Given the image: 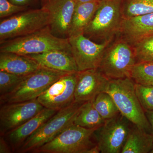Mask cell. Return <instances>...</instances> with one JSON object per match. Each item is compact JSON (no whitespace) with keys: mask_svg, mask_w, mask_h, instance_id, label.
Wrapping results in <instances>:
<instances>
[{"mask_svg":"<svg viewBox=\"0 0 153 153\" xmlns=\"http://www.w3.org/2000/svg\"><path fill=\"white\" fill-rule=\"evenodd\" d=\"M135 83L131 77L109 79L105 91L111 96L121 114L137 127L152 133L150 124L136 93Z\"/></svg>","mask_w":153,"mask_h":153,"instance_id":"obj_1","label":"cell"},{"mask_svg":"<svg viewBox=\"0 0 153 153\" xmlns=\"http://www.w3.org/2000/svg\"><path fill=\"white\" fill-rule=\"evenodd\" d=\"M123 0H100L84 36L97 43L111 42L120 33Z\"/></svg>","mask_w":153,"mask_h":153,"instance_id":"obj_2","label":"cell"},{"mask_svg":"<svg viewBox=\"0 0 153 153\" xmlns=\"http://www.w3.org/2000/svg\"><path fill=\"white\" fill-rule=\"evenodd\" d=\"M55 50L70 51L68 38L55 36L49 27L27 36L3 41L0 47L1 52L25 56Z\"/></svg>","mask_w":153,"mask_h":153,"instance_id":"obj_3","label":"cell"},{"mask_svg":"<svg viewBox=\"0 0 153 153\" xmlns=\"http://www.w3.org/2000/svg\"><path fill=\"white\" fill-rule=\"evenodd\" d=\"M137 62L133 46L119 35L107 47L98 69L109 79L131 77Z\"/></svg>","mask_w":153,"mask_h":153,"instance_id":"obj_4","label":"cell"},{"mask_svg":"<svg viewBox=\"0 0 153 153\" xmlns=\"http://www.w3.org/2000/svg\"><path fill=\"white\" fill-rule=\"evenodd\" d=\"M85 102H74L69 106L58 111L28 137L17 152H32L54 139L69 126L73 124L76 115Z\"/></svg>","mask_w":153,"mask_h":153,"instance_id":"obj_5","label":"cell"},{"mask_svg":"<svg viewBox=\"0 0 153 153\" xmlns=\"http://www.w3.org/2000/svg\"><path fill=\"white\" fill-rule=\"evenodd\" d=\"M42 67L27 75L13 90L0 96L1 105L36 99L51 85L67 74Z\"/></svg>","mask_w":153,"mask_h":153,"instance_id":"obj_6","label":"cell"},{"mask_svg":"<svg viewBox=\"0 0 153 153\" xmlns=\"http://www.w3.org/2000/svg\"><path fill=\"white\" fill-rule=\"evenodd\" d=\"M50 17L46 9L24 11L0 23V41L27 36L49 27Z\"/></svg>","mask_w":153,"mask_h":153,"instance_id":"obj_7","label":"cell"},{"mask_svg":"<svg viewBox=\"0 0 153 153\" xmlns=\"http://www.w3.org/2000/svg\"><path fill=\"white\" fill-rule=\"evenodd\" d=\"M98 128H84L74 124L54 139L34 150L35 153H87L97 144L91 138Z\"/></svg>","mask_w":153,"mask_h":153,"instance_id":"obj_8","label":"cell"},{"mask_svg":"<svg viewBox=\"0 0 153 153\" xmlns=\"http://www.w3.org/2000/svg\"><path fill=\"white\" fill-rule=\"evenodd\" d=\"M132 124L120 113L105 120L94 134L101 153H120Z\"/></svg>","mask_w":153,"mask_h":153,"instance_id":"obj_9","label":"cell"},{"mask_svg":"<svg viewBox=\"0 0 153 153\" xmlns=\"http://www.w3.org/2000/svg\"><path fill=\"white\" fill-rule=\"evenodd\" d=\"M68 40L78 71L98 68L105 49L113 41L97 43L83 34L69 37Z\"/></svg>","mask_w":153,"mask_h":153,"instance_id":"obj_10","label":"cell"},{"mask_svg":"<svg viewBox=\"0 0 153 153\" xmlns=\"http://www.w3.org/2000/svg\"><path fill=\"white\" fill-rule=\"evenodd\" d=\"M77 72L62 76L38 97L37 100L44 108L57 111L74 103Z\"/></svg>","mask_w":153,"mask_h":153,"instance_id":"obj_11","label":"cell"},{"mask_svg":"<svg viewBox=\"0 0 153 153\" xmlns=\"http://www.w3.org/2000/svg\"><path fill=\"white\" fill-rule=\"evenodd\" d=\"M36 99L22 102L1 105L0 134L16 128L39 113L44 109Z\"/></svg>","mask_w":153,"mask_h":153,"instance_id":"obj_12","label":"cell"},{"mask_svg":"<svg viewBox=\"0 0 153 153\" xmlns=\"http://www.w3.org/2000/svg\"><path fill=\"white\" fill-rule=\"evenodd\" d=\"M75 6L73 0H49L43 4L49 13V28L53 35L68 38Z\"/></svg>","mask_w":153,"mask_h":153,"instance_id":"obj_13","label":"cell"},{"mask_svg":"<svg viewBox=\"0 0 153 153\" xmlns=\"http://www.w3.org/2000/svg\"><path fill=\"white\" fill-rule=\"evenodd\" d=\"M109 80L98 68L78 71L74 92L75 102L92 100L105 91Z\"/></svg>","mask_w":153,"mask_h":153,"instance_id":"obj_14","label":"cell"},{"mask_svg":"<svg viewBox=\"0 0 153 153\" xmlns=\"http://www.w3.org/2000/svg\"><path fill=\"white\" fill-rule=\"evenodd\" d=\"M57 111L55 110L44 108L39 113L27 121L7 133L3 136L8 142L12 150L17 152L28 137Z\"/></svg>","mask_w":153,"mask_h":153,"instance_id":"obj_15","label":"cell"},{"mask_svg":"<svg viewBox=\"0 0 153 153\" xmlns=\"http://www.w3.org/2000/svg\"><path fill=\"white\" fill-rule=\"evenodd\" d=\"M120 35L132 45L153 36V13L123 18Z\"/></svg>","mask_w":153,"mask_h":153,"instance_id":"obj_16","label":"cell"},{"mask_svg":"<svg viewBox=\"0 0 153 153\" xmlns=\"http://www.w3.org/2000/svg\"><path fill=\"white\" fill-rule=\"evenodd\" d=\"M27 56L36 60L42 67L49 69L66 73L78 71L77 65L70 51L52 50Z\"/></svg>","mask_w":153,"mask_h":153,"instance_id":"obj_17","label":"cell"},{"mask_svg":"<svg viewBox=\"0 0 153 153\" xmlns=\"http://www.w3.org/2000/svg\"><path fill=\"white\" fill-rule=\"evenodd\" d=\"M42 66L27 56L11 52H1L0 71L20 75H27Z\"/></svg>","mask_w":153,"mask_h":153,"instance_id":"obj_18","label":"cell"},{"mask_svg":"<svg viewBox=\"0 0 153 153\" xmlns=\"http://www.w3.org/2000/svg\"><path fill=\"white\" fill-rule=\"evenodd\" d=\"M100 1H93L76 5L68 38L84 34L85 29L98 8Z\"/></svg>","mask_w":153,"mask_h":153,"instance_id":"obj_19","label":"cell"},{"mask_svg":"<svg viewBox=\"0 0 153 153\" xmlns=\"http://www.w3.org/2000/svg\"><path fill=\"white\" fill-rule=\"evenodd\" d=\"M153 148V134L143 130L133 125L121 153H150Z\"/></svg>","mask_w":153,"mask_h":153,"instance_id":"obj_20","label":"cell"},{"mask_svg":"<svg viewBox=\"0 0 153 153\" xmlns=\"http://www.w3.org/2000/svg\"><path fill=\"white\" fill-rule=\"evenodd\" d=\"M105 121L96 109L92 100L82 105L73 124L84 128H99L104 124Z\"/></svg>","mask_w":153,"mask_h":153,"instance_id":"obj_21","label":"cell"},{"mask_svg":"<svg viewBox=\"0 0 153 153\" xmlns=\"http://www.w3.org/2000/svg\"><path fill=\"white\" fill-rule=\"evenodd\" d=\"M93 102L96 109L105 120L120 113L111 96L105 91L97 96L93 100Z\"/></svg>","mask_w":153,"mask_h":153,"instance_id":"obj_22","label":"cell"},{"mask_svg":"<svg viewBox=\"0 0 153 153\" xmlns=\"http://www.w3.org/2000/svg\"><path fill=\"white\" fill-rule=\"evenodd\" d=\"M123 18L153 13V0H123Z\"/></svg>","mask_w":153,"mask_h":153,"instance_id":"obj_23","label":"cell"},{"mask_svg":"<svg viewBox=\"0 0 153 153\" xmlns=\"http://www.w3.org/2000/svg\"><path fill=\"white\" fill-rule=\"evenodd\" d=\"M131 78L135 83L153 85V63L138 62L132 68Z\"/></svg>","mask_w":153,"mask_h":153,"instance_id":"obj_24","label":"cell"},{"mask_svg":"<svg viewBox=\"0 0 153 153\" xmlns=\"http://www.w3.org/2000/svg\"><path fill=\"white\" fill-rule=\"evenodd\" d=\"M133 46L137 63H153V36L145 38Z\"/></svg>","mask_w":153,"mask_h":153,"instance_id":"obj_25","label":"cell"},{"mask_svg":"<svg viewBox=\"0 0 153 153\" xmlns=\"http://www.w3.org/2000/svg\"><path fill=\"white\" fill-rule=\"evenodd\" d=\"M26 76L0 71V95L7 94L13 90Z\"/></svg>","mask_w":153,"mask_h":153,"instance_id":"obj_26","label":"cell"},{"mask_svg":"<svg viewBox=\"0 0 153 153\" xmlns=\"http://www.w3.org/2000/svg\"><path fill=\"white\" fill-rule=\"evenodd\" d=\"M137 96L142 106L146 111H153V85L135 83Z\"/></svg>","mask_w":153,"mask_h":153,"instance_id":"obj_27","label":"cell"},{"mask_svg":"<svg viewBox=\"0 0 153 153\" xmlns=\"http://www.w3.org/2000/svg\"><path fill=\"white\" fill-rule=\"evenodd\" d=\"M26 10L25 6H19L9 0H0V18H6Z\"/></svg>","mask_w":153,"mask_h":153,"instance_id":"obj_28","label":"cell"},{"mask_svg":"<svg viewBox=\"0 0 153 153\" xmlns=\"http://www.w3.org/2000/svg\"><path fill=\"white\" fill-rule=\"evenodd\" d=\"M12 149L4 137L1 136L0 138V153H12Z\"/></svg>","mask_w":153,"mask_h":153,"instance_id":"obj_29","label":"cell"},{"mask_svg":"<svg viewBox=\"0 0 153 153\" xmlns=\"http://www.w3.org/2000/svg\"><path fill=\"white\" fill-rule=\"evenodd\" d=\"M145 112L148 120L150 124L152 129V133L153 135V111H146Z\"/></svg>","mask_w":153,"mask_h":153,"instance_id":"obj_30","label":"cell"},{"mask_svg":"<svg viewBox=\"0 0 153 153\" xmlns=\"http://www.w3.org/2000/svg\"><path fill=\"white\" fill-rule=\"evenodd\" d=\"M10 1L11 2L16 5L19 6H25L29 3L30 0H10Z\"/></svg>","mask_w":153,"mask_h":153,"instance_id":"obj_31","label":"cell"},{"mask_svg":"<svg viewBox=\"0 0 153 153\" xmlns=\"http://www.w3.org/2000/svg\"><path fill=\"white\" fill-rule=\"evenodd\" d=\"M100 1V0H73L75 4H81V3L88 2L93 1Z\"/></svg>","mask_w":153,"mask_h":153,"instance_id":"obj_32","label":"cell"},{"mask_svg":"<svg viewBox=\"0 0 153 153\" xmlns=\"http://www.w3.org/2000/svg\"><path fill=\"white\" fill-rule=\"evenodd\" d=\"M48 1H49V0H41V1H42V4H45V3L47 2Z\"/></svg>","mask_w":153,"mask_h":153,"instance_id":"obj_33","label":"cell"},{"mask_svg":"<svg viewBox=\"0 0 153 153\" xmlns=\"http://www.w3.org/2000/svg\"><path fill=\"white\" fill-rule=\"evenodd\" d=\"M150 153H153V148L152 149V151H151Z\"/></svg>","mask_w":153,"mask_h":153,"instance_id":"obj_34","label":"cell"}]
</instances>
